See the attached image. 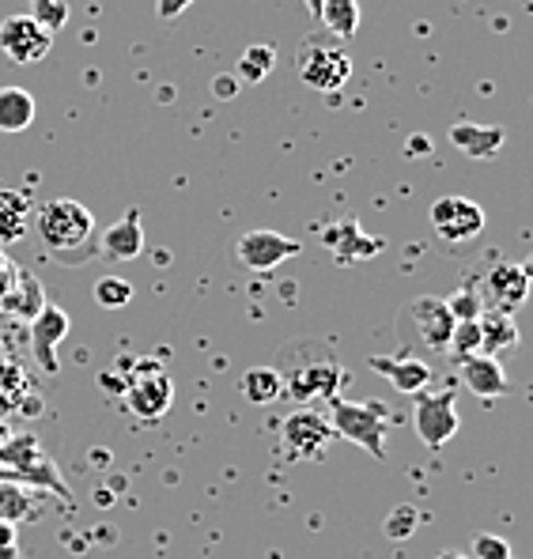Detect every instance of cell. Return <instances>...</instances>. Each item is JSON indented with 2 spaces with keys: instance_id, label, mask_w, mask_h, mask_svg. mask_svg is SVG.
<instances>
[{
  "instance_id": "1",
  "label": "cell",
  "mask_w": 533,
  "mask_h": 559,
  "mask_svg": "<svg viewBox=\"0 0 533 559\" xmlns=\"http://www.w3.org/2000/svg\"><path fill=\"white\" fill-rule=\"evenodd\" d=\"M276 374H281L284 397L299 401V405H318L341 397L348 371H344L337 348L318 336H303V341H288L276 352Z\"/></svg>"
},
{
  "instance_id": "2",
  "label": "cell",
  "mask_w": 533,
  "mask_h": 559,
  "mask_svg": "<svg viewBox=\"0 0 533 559\" xmlns=\"http://www.w3.org/2000/svg\"><path fill=\"white\" fill-rule=\"evenodd\" d=\"M35 231L49 258L64 261V265H84V261H92V253H98L92 209L72 201V197H54V201L38 204Z\"/></svg>"
},
{
  "instance_id": "3",
  "label": "cell",
  "mask_w": 533,
  "mask_h": 559,
  "mask_svg": "<svg viewBox=\"0 0 533 559\" xmlns=\"http://www.w3.org/2000/svg\"><path fill=\"white\" fill-rule=\"evenodd\" d=\"M330 424L333 435L344 442L364 447L375 462H387V408L382 401H330Z\"/></svg>"
},
{
  "instance_id": "4",
  "label": "cell",
  "mask_w": 533,
  "mask_h": 559,
  "mask_svg": "<svg viewBox=\"0 0 533 559\" xmlns=\"http://www.w3.org/2000/svg\"><path fill=\"white\" fill-rule=\"evenodd\" d=\"M295 69H299V80L307 87L322 95H337L352 76V53L344 49L341 38L310 35L303 38L299 53H295Z\"/></svg>"
},
{
  "instance_id": "5",
  "label": "cell",
  "mask_w": 533,
  "mask_h": 559,
  "mask_svg": "<svg viewBox=\"0 0 533 559\" xmlns=\"http://www.w3.org/2000/svg\"><path fill=\"white\" fill-rule=\"evenodd\" d=\"M121 393H126L129 413L147 419V424L163 419L170 413V405H175V382H170V371L159 359H137L129 367L126 390Z\"/></svg>"
},
{
  "instance_id": "6",
  "label": "cell",
  "mask_w": 533,
  "mask_h": 559,
  "mask_svg": "<svg viewBox=\"0 0 533 559\" xmlns=\"http://www.w3.org/2000/svg\"><path fill=\"white\" fill-rule=\"evenodd\" d=\"M333 442H337V435H333L330 416L318 413L315 405H299L281 424V447L292 462H322Z\"/></svg>"
},
{
  "instance_id": "7",
  "label": "cell",
  "mask_w": 533,
  "mask_h": 559,
  "mask_svg": "<svg viewBox=\"0 0 533 559\" xmlns=\"http://www.w3.org/2000/svg\"><path fill=\"white\" fill-rule=\"evenodd\" d=\"M401 333L413 329V336H401L408 348H421V352H447L450 341V329H454V314L447 310V299L439 295H421V299L405 302L401 310Z\"/></svg>"
},
{
  "instance_id": "8",
  "label": "cell",
  "mask_w": 533,
  "mask_h": 559,
  "mask_svg": "<svg viewBox=\"0 0 533 559\" xmlns=\"http://www.w3.org/2000/svg\"><path fill=\"white\" fill-rule=\"evenodd\" d=\"M413 427L421 435L424 447L431 450H442L450 439L458 435L462 419H458V408H454V393L442 390V393H416V408H413Z\"/></svg>"
},
{
  "instance_id": "9",
  "label": "cell",
  "mask_w": 533,
  "mask_h": 559,
  "mask_svg": "<svg viewBox=\"0 0 533 559\" xmlns=\"http://www.w3.org/2000/svg\"><path fill=\"white\" fill-rule=\"evenodd\" d=\"M431 231H436L442 242H473L481 231H485V209L470 197H439L428 212Z\"/></svg>"
},
{
  "instance_id": "10",
  "label": "cell",
  "mask_w": 533,
  "mask_h": 559,
  "mask_svg": "<svg viewBox=\"0 0 533 559\" xmlns=\"http://www.w3.org/2000/svg\"><path fill=\"white\" fill-rule=\"evenodd\" d=\"M49 46H54V35L38 27L27 12L23 15L15 12V15H8V20H0V53H4L8 61L35 64L49 53Z\"/></svg>"
},
{
  "instance_id": "11",
  "label": "cell",
  "mask_w": 533,
  "mask_h": 559,
  "mask_svg": "<svg viewBox=\"0 0 533 559\" xmlns=\"http://www.w3.org/2000/svg\"><path fill=\"white\" fill-rule=\"evenodd\" d=\"M303 246L295 242V238L281 235V231H269V227H261V231H246L239 242H235V258L242 261L250 273H273L281 261L295 258Z\"/></svg>"
},
{
  "instance_id": "12",
  "label": "cell",
  "mask_w": 533,
  "mask_h": 559,
  "mask_svg": "<svg viewBox=\"0 0 533 559\" xmlns=\"http://www.w3.org/2000/svg\"><path fill=\"white\" fill-rule=\"evenodd\" d=\"M69 336V314L57 302H46L35 318H31V352L43 374H57V344Z\"/></svg>"
},
{
  "instance_id": "13",
  "label": "cell",
  "mask_w": 533,
  "mask_h": 559,
  "mask_svg": "<svg viewBox=\"0 0 533 559\" xmlns=\"http://www.w3.org/2000/svg\"><path fill=\"white\" fill-rule=\"evenodd\" d=\"M322 246L341 261V265H348V261L379 258V253H382V242H379V238H371V235H364V227H359L356 216L333 219V224L322 231Z\"/></svg>"
},
{
  "instance_id": "14",
  "label": "cell",
  "mask_w": 533,
  "mask_h": 559,
  "mask_svg": "<svg viewBox=\"0 0 533 559\" xmlns=\"http://www.w3.org/2000/svg\"><path fill=\"white\" fill-rule=\"evenodd\" d=\"M530 295V265H496L485 280V302L488 310H504V314H514V310L526 302Z\"/></svg>"
},
{
  "instance_id": "15",
  "label": "cell",
  "mask_w": 533,
  "mask_h": 559,
  "mask_svg": "<svg viewBox=\"0 0 533 559\" xmlns=\"http://www.w3.org/2000/svg\"><path fill=\"white\" fill-rule=\"evenodd\" d=\"M367 367H371L375 374L387 378L398 393H408V397H416V393L428 390L431 374H436L421 356H413V352H405V356H371L367 359Z\"/></svg>"
},
{
  "instance_id": "16",
  "label": "cell",
  "mask_w": 533,
  "mask_h": 559,
  "mask_svg": "<svg viewBox=\"0 0 533 559\" xmlns=\"http://www.w3.org/2000/svg\"><path fill=\"white\" fill-rule=\"evenodd\" d=\"M98 253H106L110 261H137L144 253V227L141 212L129 209L118 224H110L98 235Z\"/></svg>"
},
{
  "instance_id": "17",
  "label": "cell",
  "mask_w": 533,
  "mask_h": 559,
  "mask_svg": "<svg viewBox=\"0 0 533 559\" xmlns=\"http://www.w3.org/2000/svg\"><path fill=\"white\" fill-rule=\"evenodd\" d=\"M462 385L473 393V397H504L507 390H511V382H507V371L499 359L491 356H470L462 359Z\"/></svg>"
},
{
  "instance_id": "18",
  "label": "cell",
  "mask_w": 533,
  "mask_h": 559,
  "mask_svg": "<svg viewBox=\"0 0 533 559\" xmlns=\"http://www.w3.org/2000/svg\"><path fill=\"white\" fill-rule=\"evenodd\" d=\"M450 144L465 155V159H491L499 147L507 144L504 126H477V121H458L450 129Z\"/></svg>"
},
{
  "instance_id": "19",
  "label": "cell",
  "mask_w": 533,
  "mask_h": 559,
  "mask_svg": "<svg viewBox=\"0 0 533 559\" xmlns=\"http://www.w3.org/2000/svg\"><path fill=\"white\" fill-rule=\"evenodd\" d=\"M481 325V356H511L514 348H519V325H514L511 314H504V310H481L477 318Z\"/></svg>"
},
{
  "instance_id": "20",
  "label": "cell",
  "mask_w": 533,
  "mask_h": 559,
  "mask_svg": "<svg viewBox=\"0 0 533 559\" xmlns=\"http://www.w3.org/2000/svg\"><path fill=\"white\" fill-rule=\"evenodd\" d=\"M35 121V95L27 87H0V133H23Z\"/></svg>"
},
{
  "instance_id": "21",
  "label": "cell",
  "mask_w": 533,
  "mask_h": 559,
  "mask_svg": "<svg viewBox=\"0 0 533 559\" xmlns=\"http://www.w3.org/2000/svg\"><path fill=\"white\" fill-rule=\"evenodd\" d=\"M239 393L250 405H273V401L284 397L281 374H276V367H250L239 378Z\"/></svg>"
},
{
  "instance_id": "22",
  "label": "cell",
  "mask_w": 533,
  "mask_h": 559,
  "mask_svg": "<svg viewBox=\"0 0 533 559\" xmlns=\"http://www.w3.org/2000/svg\"><path fill=\"white\" fill-rule=\"evenodd\" d=\"M43 307H46V299H43V287H38V280L31 276L27 269L12 273V287H8V295H4V310H12V314L35 318Z\"/></svg>"
},
{
  "instance_id": "23",
  "label": "cell",
  "mask_w": 533,
  "mask_h": 559,
  "mask_svg": "<svg viewBox=\"0 0 533 559\" xmlns=\"http://www.w3.org/2000/svg\"><path fill=\"white\" fill-rule=\"evenodd\" d=\"M318 20H322V27L330 31L333 38L344 43V38H352L359 31V4L356 0H325Z\"/></svg>"
},
{
  "instance_id": "24",
  "label": "cell",
  "mask_w": 533,
  "mask_h": 559,
  "mask_svg": "<svg viewBox=\"0 0 533 559\" xmlns=\"http://www.w3.org/2000/svg\"><path fill=\"white\" fill-rule=\"evenodd\" d=\"M27 219H31L27 197H20V193H12V189H4V193H0V242H15Z\"/></svg>"
},
{
  "instance_id": "25",
  "label": "cell",
  "mask_w": 533,
  "mask_h": 559,
  "mask_svg": "<svg viewBox=\"0 0 533 559\" xmlns=\"http://www.w3.org/2000/svg\"><path fill=\"white\" fill-rule=\"evenodd\" d=\"M273 64H276V49L273 46H250L246 53L239 57V80L242 84H261V80L273 72Z\"/></svg>"
},
{
  "instance_id": "26",
  "label": "cell",
  "mask_w": 533,
  "mask_h": 559,
  "mask_svg": "<svg viewBox=\"0 0 533 559\" xmlns=\"http://www.w3.org/2000/svg\"><path fill=\"white\" fill-rule=\"evenodd\" d=\"M447 356L454 359V364H462V359H470V356H481V325L477 322H454V329H450V341H447Z\"/></svg>"
},
{
  "instance_id": "27",
  "label": "cell",
  "mask_w": 533,
  "mask_h": 559,
  "mask_svg": "<svg viewBox=\"0 0 533 559\" xmlns=\"http://www.w3.org/2000/svg\"><path fill=\"white\" fill-rule=\"evenodd\" d=\"M95 302L106 310H121L133 302V284L126 276H98L95 280Z\"/></svg>"
},
{
  "instance_id": "28",
  "label": "cell",
  "mask_w": 533,
  "mask_h": 559,
  "mask_svg": "<svg viewBox=\"0 0 533 559\" xmlns=\"http://www.w3.org/2000/svg\"><path fill=\"white\" fill-rule=\"evenodd\" d=\"M27 15L43 31L57 35V31H61L64 23H69V4H64V0H31V12Z\"/></svg>"
},
{
  "instance_id": "29",
  "label": "cell",
  "mask_w": 533,
  "mask_h": 559,
  "mask_svg": "<svg viewBox=\"0 0 533 559\" xmlns=\"http://www.w3.org/2000/svg\"><path fill=\"white\" fill-rule=\"evenodd\" d=\"M416 525H421V511L408 503L393 507V511L387 514V522H382V533H387L390 540H408L416 533Z\"/></svg>"
},
{
  "instance_id": "30",
  "label": "cell",
  "mask_w": 533,
  "mask_h": 559,
  "mask_svg": "<svg viewBox=\"0 0 533 559\" xmlns=\"http://www.w3.org/2000/svg\"><path fill=\"white\" fill-rule=\"evenodd\" d=\"M447 310L454 314V322H477L481 310H485V299L473 287H462L454 299H447Z\"/></svg>"
},
{
  "instance_id": "31",
  "label": "cell",
  "mask_w": 533,
  "mask_h": 559,
  "mask_svg": "<svg viewBox=\"0 0 533 559\" xmlns=\"http://www.w3.org/2000/svg\"><path fill=\"white\" fill-rule=\"evenodd\" d=\"M27 511H31L27 491H20V488H4V484H0V522H15V518H23Z\"/></svg>"
},
{
  "instance_id": "32",
  "label": "cell",
  "mask_w": 533,
  "mask_h": 559,
  "mask_svg": "<svg viewBox=\"0 0 533 559\" xmlns=\"http://www.w3.org/2000/svg\"><path fill=\"white\" fill-rule=\"evenodd\" d=\"M473 559H511V545L496 533H477L473 537Z\"/></svg>"
},
{
  "instance_id": "33",
  "label": "cell",
  "mask_w": 533,
  "mask_h": 559,
  "mask_svg": "<svg viewBox=\"0 0 533 559\" xmlns=\"http://www.w3.org/2000/svg\"><path fill=\"white\" fill-rule=\"evenodd\" d=\"M193 0H155V15H159L163 23H170V20H178Z\"/></svg>"
},
{
  "instance_id": "34",
  "label": "cell",
  "mask_w": 533,
  "mask_h": 559,
  "mask_svg": "<svg viewBox=\"0 0 533 559\" xmlns=\"http://www.w3.org/2000/svg\"><path fill=\"white\" fill-rule=\"evenodd\" d=\"M405 152H408V155H413V152H416V155H421V152H431V140H428V136H416V140H408V144H405Z\"/></svg>"
},
{
  "instance_id": "35",
  "label": "cell",
  "mask_w": 533,
  "mask_h": 559,
  "mask_svg": "<svg viewBox=\"0 0 533 559\" xmlns=\"http://www.w3.org/2000/svg\"><path fill=\"white\" fill-rule=\"evenodd\" d=\"M322 4H325V0H307V12L318 20V12H322Z\"/></svg>"
},
{
  "instance_id": "36",
  "label": "cell",
  "mask_w": 533,
  "mask_h": 559,
  "mask_svg": "<svg viewBox=\"0 0 533 559\" xmlns=\"http://www.w3.org/2000/svg\"><path fill=\"white\" fill-rule=\"evenodd\" d=\"M436 559H470V556H462V552H439Z\"/></svg>"
}]
</instances>
